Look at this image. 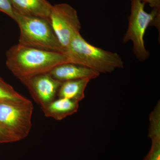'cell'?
Instances as JSON below:
<instances>
[{
    "mask_svg": "<svg viewBox=\"0 0 160 160\" xmlns=\"http://www.w3.org/2000/svg\"><path fill=\"white\" fill-rule=\"evenodd\" d=\"M6 65L18 79L49 72L55 66L69 63L64 52L47 51L18 44L6 53Z\"/></svg>",
    "mask_w": 160,
    "mask_h": 160,
    "instance_id": "1",
    "label": "cell"
},
{
    "mask_svg": "<svg viewBox=\"0 0 160 160\" xmlns=\"http://www.w3.org/2000/svg\"><path fill=\"white\" fill-rule=\"evenodd\" d=\"M64 53L69 63L85 66L99 73H111L124 67L121 56L89 44L78 33L72 40Z\"/></svg>",
    "mask_w": 160,
    "mask_h": 160,
    "instance_id": "2",
    "label": "cell"
},
{
    "mask_svg": "<svg viewBox=\"0 0 160 160\" xmlns=\"http://www.w3.org/2000/svg\"><path fill=\"white\" fill-rule=\"evenodd\" d=\"M13 20L20 29L18 44L35 49L64 52L49 19L24 15L15 12Z\"/></svg>",
    "mask_w": 160,
    "mask_h": 160,
    "instance_id": "3",
    "label": "cell"
},
{
    "mask_svg": "<svg viewBox=\"0 0 160 160\" xmlns=\"http://www.w3.org/2000/svg\"><path fill=\"white\" fill-rule=\"evenodd\" d=\"M145 5L141 0H131L128 28L122 40L123 43L131 41L133 54L142 62L146 61L149 56L144 42L146 29L151 24H158L160 22V9H153L149 13L145 11Z\"/></svg>",
    "mask_w": 160,
    "mask_h": 160,
    "instance_id": "4",
    "label": "cell"
},
{
    "mask_svg": "<svg viewBox=\"0 0 160 160\" xmlns=\"http://www.w3.org/2000/svg\"><path fill=\"white\" fill-rule=\"evenodd\" d=\"M33 111L32 102L26 98L0 101V125L18 142L24 139L31 131Z\"/></svg>",
    "mask_w": 160,
    "mask_h": 160,
    "instance_id": "5",
    "label": "cell"
},
{
    "mask_svg": "<svg viewBox=\"0 0 160 160\" xmlns=\"http://www.w3.org/2000/svg\"><path fill=\"white\" fill-rule=\"evenodd\" d=\"M49 20L64 52L73 38L80 33L81 24L77 11L69 4H56L52 6Z\"/></svg>",
    "mask_w": 160,
    "mask_h": 160,
    "instance_id": "6",
    "label": "cell"
},
{
    "mask_svg": "<svg viewBox=\"0 0 160 160\" xmlns=\"http://www.w3.org/2000/svg\"><path fill=\"white\" fill-rule=\"evenodd\" d=\"M20 81L41 109L55 99L62 83L52 78L49 72L36 75Z\"/></svg>",
    "mask_w": 160,
    "mask_h": 160,
    "instance_id": "7",
    "label": "cell"
},
{
    "mask_svg": "<svg viewBox=\"0 0 160 160\" xmlns=\"http://www.w3.org/2000/svg\"><path fill=\"white\" fill-rule=\"evenodd\" d=\"M49 73L55 79L62 82L82 79H94L98 77V72L72 63H65L55 66Z\"/></svg>",
    "mask_w": 160,
    "mask_h": 160,
    "instance_id": "8",
    "label": "cell"
},
{
    "mask_svg": "<svg viewBox=\"0 0 160 160\" xmlns=\"http://www.w3.org/2000/svg\"><path fill=\"white\" fill-rule=\"evenodd\" d=\"M15 12L49 19L52 5L46 0H9Z\"/></svg>",
    "mask_w": 160,
    "mask_h": 160,
    "instance_id": "9",
    "label": "cell"
},
{
    "mask_svg": "<svg viewBox=\"0 0 160 160\" xmlns=\"http://www.w3.org/2000/svg\"><path fill=\"white\" fill-rule=\"evenodd\" d=\"M79 103L69 99L58 98L41 109L46 117L62 121L77 112L79 107Z\"/></svg>",
    "mask_w": 160,
    "mask_h": 160,
    "instance_id": "10",
    "label": "cell"
},
{
    "mask_svg": "<svg viewBox=\"0 0 160 160\" xmlns=\"http://www.w3.org/2000/svg\"><path fill=\"white\" fill-rule=\"evenodd\" d=\"M90 80L85 78L62 82L58 91L57 96L79 102L85 97V90Z\"/></svg>",
    "mask_w": 160,
    "mask_h": 160,
    "instance_id": "11",
    "label": "cell"
},
{
    "mask_svg": "<svg viewBox=\"0 0 160 160\" xmlns=\"http://www.w3.org/2000/svg\"><path fill=\"white\" fill-rule=\"evenodd\" d=\"M25 98L16 91L12 86L0 78V101L22 100Z\"/></svg>",
    "mask_w": 160,
    "mask_h": 160,
    "instance_id": "12",
    "label": "cell"
},
{
    "mask_svg": "<svg viewBox=\"0 0 160 160\" xmlns=\"http://www.w3.org/2000/svg\"><path fill=\"white\" fill-rule=\"evenodd\" d=\"M0 11L14 19L15 11L9 0H0Z\"/></svg>",
    "mask_w": 160,
    "mask_h": 160,
    "instance_id": "13",
    "label": "cell"
},
{
    "mask_svg": "<svg viewBox=\"0 0 160 160\" xmlns=\"http://www.w3.org/2000/svg\"><path fill=\"white\" fill-rule=\"evenodd\" d=\"M17 140L4 127L0 125V144L14 142Z\"/></svg>",
    "mask_w": 160,
    "mask_h": 160,
    "instance_id": "14",
    "label": "cell"
},
{
    "mask_svg": "<svg viewBox=\"0 0 160 160\" xmlns=\"http://www.w3.org/2000/svg\"><path fill=\"white\" fill-rule=\"evenodd\" d=\"M144 3L149 4L153 9H160V0H141Z\"/></svg>",
    "mask_w": 160,
    "mask_h": 160,
    "instance_id": "15",
    "label": "cell"
}]
</instances>
